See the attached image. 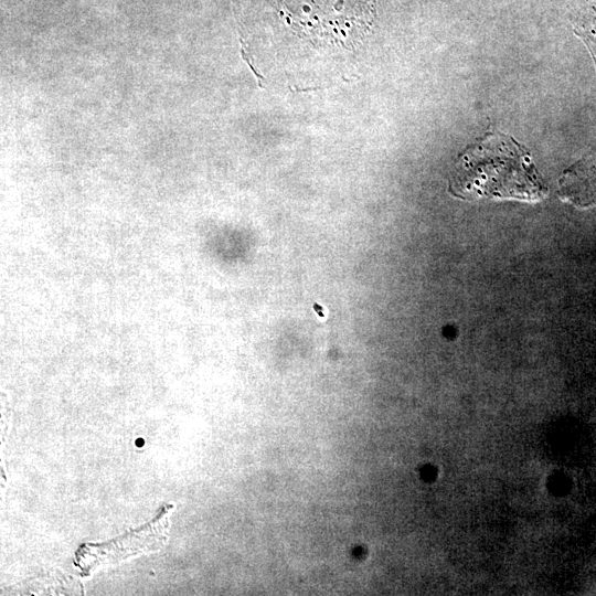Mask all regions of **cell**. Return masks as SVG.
<instances>
[{"mask_svg": "<svg viewBox=\"0 0 596 596\" xmlns=\"http://www.w3.org/2000/svg\"><path fill=\"white\" fill-rule=\"evenodd\" d=\"M172 505H162L149 523L104 543H86L76 551V563L86 573L99 565L123 561L129 556L161 546L169 528L168 511Z\"/></svg>", "mask_w": 596, "mask_h": 596, "instance_id": "obj_2", "label": "cell"}, {"mask_svg": "<svg viewBox=\"0 0 596 596\" xmlns=\"http://www.w3.org/2000/svg\"><path fill=\"white\" fill-rule=\"evenodd\" d=\"M590 26H585L584 36L588 42L590 49L593 50L594 56L596 58V22L589 24Z\"/></svg>", "mask_w": 596, "mask_h": 596, "instance_id": "obj_3", "label": "cell"}, {"mask_svg": "<svg viewBox=\"0 0 596 596\" xmlns=\"http://www.w3.org/2000/svg\"><path fill=\"white\" fill-rule=\"evenodd\" d=\"M450 191L460 198L526 201L546 194L529 153L513 139L496 132L460 157Z\"/></svg>", "mask_w": 596, "mask_h": 596, "instance_id": "obj_1", "label": "cell"}]
</instances>
